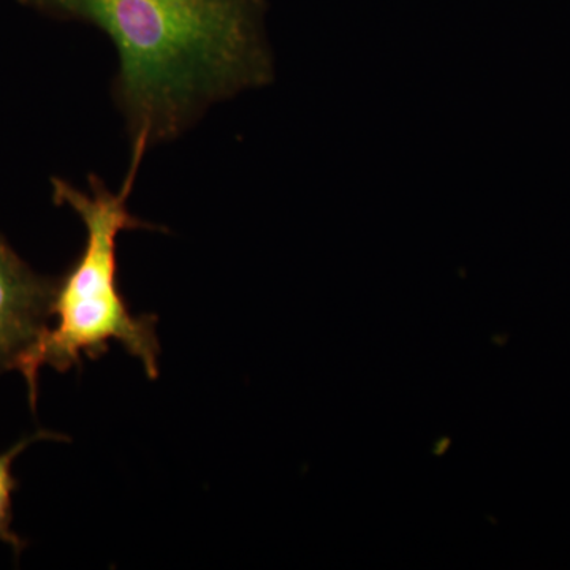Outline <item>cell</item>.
<instances>
[{"label":"cell","mask_w":570,"mask_h":570,"mask_svg":"<svg viewBox=\"0 0 570 570\" xmlns=\"http://www.w3.org/2000/svg\"><path fill=\"white\" fill-rule=\"evenodd\" d=\"M96 26L119 58L112 81L132 140L170 142L206 108L269 78L261 0H20Z\"/></svg>","instance_id":"cell-1"},{"label":"cell","mask_w":570,"mask_h":570,"mask_svg":"<svg viewBox=\"0 0 570 570\" xmlns=\"http://www.w3.org/2000/svg\"><path fill=\"white\" fill-rule=\"evenodd\" d=\"M148 148L145 137L132 140L129 171L118 193H111L94 175L89 178V194L63 179L52 178V200L58 206H69L80 216L86 242L80 257L56 285L51 305L55 324L47 326L14 365V371L28 384L32 411L39 397L41 367L51 366L58 373H67L71 367H80L82 358L97 360L107 354L111 341L140 360L146 376H159L157 316H135L119 291L118 279L119 235L138 228L163 230L138 219L127 208Z\"/></svg>","instance_id":"cell-2"},{"label":"cell","mask_w":570,"mask_h":570,"mask_svg":"<svg viewBox=\"0 0 570 570\" xmlns=\"http://www.w3.org/2000/svg\"><path fill=\"white\" fill-rule=\"evenodd\" d=\"M58 279L37 275L0 235V374L14 371L51 318Z\"/></svg>","instance_id":"cell-3"},{"label":"cell","mask_w":570,"mask_h":570,"mask_svg":"<svg viewBox=\"0 0 570 570\" xmlns=\"http://www.w3.org/2000/svg\"><path fill=\"white\" fill-rule=\"evenodd\" d=\"M45 439H56L61 441V434L51 433V431L39 430L31 436L21 439L18 444L7 450L6 453H0V542L7 543L13 549L14 554H20L26 549V542L11 530V521H13V510H11V497L13 491L18 489V480L13 478V461L24 452L29 445L37 441H45Z\"/></svg>","instance_id":"cell-4"}]
</instances>
